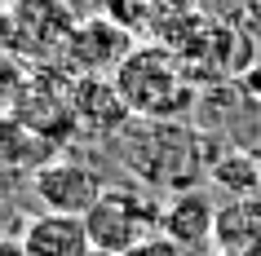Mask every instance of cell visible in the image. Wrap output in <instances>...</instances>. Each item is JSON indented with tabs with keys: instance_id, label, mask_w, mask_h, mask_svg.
Masks as SVG:
<instances>
[{
	"instance_id": "1",
	"label": "cell",
	"mask_w": 261,
	"mask_h": 256,
	"mask_svg": "<svg viewBox=\"0 0 261 256\" xmlns=\"http://www.w3.org/2000/svg\"><path fill=\"white\" fill-rule=\"evenodd\" d=\"M111 80L124 93L133 120H177L195 97L181 71V58L168 44H138Z\"/></svg>"
},
{
	"instance_id": "2",
	"label": "cell",
	"mask_w": 261,
	"mask_h": 256,
	"mask_svg": "<svg viewBox=\"0 0 261 256\" xmlns=\"http://www.w3.org/2000/svg\"><path fill=\"white\" fill-rule=\"evenodd\" d=\"M160 212L146 194L138 190H111L93 203V212L84 216L89 225V239H93V252H107V256H124L128 247H138L142 239L160 234Z\"/></svg>"
},
{
	"instance_id": "3",
	"label": "cell",
	"mask_w": 261,
	"mask_h": 256,
	"mask_svg": "<svg viewBox=\"0 0 261 256\" xmlns=\"http://www.w3.org/2000/svg\"><path fill=\"white\" fill-rule=\"evenodd\" d=\"M133 49H138L133 44V27H124L120 18H111V14H97V18L75 22L62 58H67L71 75H107V71L115 75Z\"/></svg>"
},
{
	"instance_id": "4",
	"label": "cell",
	"mask_w": 261,
	"mask_h": 256,
	"mask_svg": "<svg viewBox=\"0 0 261 256\" xmlns=\"http://www.w3.org/2000/svg\"><path fill=\"white\" fill-rule=\"evenodd\" d=\"M31 190L44 203V212H71V216H89L93 203L107 194L102 177L89 163H75V159L44 163L40 173H31Z\"/></svg>"
},
{
	"instance_id": "5",
	"label": "cell",
	"mask_w": 261,
	"mask_h": 256,
	"mask_svg": "<svg viewBox=\"0 0 261 256\" xmlns=\"http://www.w3.org/2000/svg\"><path fill=\"white\" fill-rule=\"evenodd\" d=\"M71 31H75V18L62 0H14L9 5V49H18L22 36H31L22 53L54 58L67 49Z\"/></svg>"
},
{
	"instance_id": "6",
	"label": "cell",
	"mask_w": 261,
	"mask_h": 256,
	"mask_svg": "<svg viewBox=\"0 0 261 256\" xmlns=\"http://www.w3.org/2000/svg\"><path fill=\"white\" fill-rule=\"evenodd\" d=\"M71 115L75 128L89 137H120L133 120V110L107 75H71Z\"/></svg>"
},
{
	"instance_id": "7",
	"label": "cell",
	"mask_w": 261,
	"mask_h": 256,
	"mask_svg": "<svg viewBox=\"0 0 261 256\" xmlns=\"http://www.w3.org/2000/svg\"><path fill=\"white\" fill-rule=\"evenodd\" d=\"M217 208L221 203H213L204 190H177L160 212V234H168L181 252H204L217 234Z\"/></svg>"
},
{
	"instance_id": "8",
	"label": "cell",
	"mask_w": 261,
	"mask_h": 256,
	"mask_svg": "<svg viewBox=\"0 0 261 256\" xmlns=\"http://www.w3.org/2000/svg\"><path fill=\"white\" fill-rule=\"evenodd\" d=\"M18 247H22V256H93V239H89L84 216H71V212L31 216L22 225Z\"/></svg>"
},
{
	"instance_id": "9",
	"label": "cell",
	"mask_w": 261,
	"mask_h": 256,
	"mask_svg": "<svg viewBox=\"0 0 261 256\" xmlns=\"http://www.w3.org/2000/svg\"><path fill=\"white\" fill-rule=\"evenodd\" d=\"M213 247L217 252L261 256V190L257 194H244V199H221Z\"/></svg>"
},
{
	"instance_id": "10",
	"label": "cell",
	"mask_w": 261,
	"mask_h": 256,
	"mask_svg": "<svg viewBox=\"0 0 261 256\" xmlns=\"http://www.w3.org/2000/svg\"><path fill=\"white\" fill-rule=\"evenodd\" d=\"M208 181L217 186L221 199H244L261 190V163L248 150H226L217 159H208Z\"/></svg>"
},
{
	"instance_id": "11",
	"label": "cell",
	"mask_w": 261,
	"mask_h": 256,
	"mask_svg": "<svg viewBox=\"0 0 261 256\" xmlns=\"http://www.w3.org/2000/svg\"><path fill=\"white\" fill-rule=\"evenodd\" d=\"M124 256H186V252H181L168 234H151V239H142L138 247H128Z\"/></svg>"
},
{
	"instance_id": "12",
	"label": "cell",
	"mask_w": 261,
	"mask_h": 256,
	"mask_svg": "<svg viewBox=\"0 0 261 256\" xmlns=\"http://www.w3.org/2000/svg\"><path fill=\"white\" fill-rule=\"evenodd\" d=\"M160 5H191V0H160Z\"/></svg>"
},
{
	"instance_id": "13",
	"label": "cell",
	"mask_w": 261,
	"mask_h": 256,
	"mask_svg": "<svg viewBox=\"0 0 261 256\" xmlns=\"http://www.w3.org/2000/svg\"><path fill=\"white\" fill-rule=\"evenodd\" d=\"M213 256H244V252H213Z\"/></svg>"
},
{
	"instance_id": "14",
	"label": "cell",
	"mask_w": 261,
	"mask_h": 256,
	"mask_svg": "<svg viewBox=\"0 0 261 256\" xmlns=\"http://www.w3.org/2000/svg\"><path fill=\"white\" fill-rule=\"evenodd\" d=\"M257 163H261V150H257Z\"/></svg>"
}]
</instances>
